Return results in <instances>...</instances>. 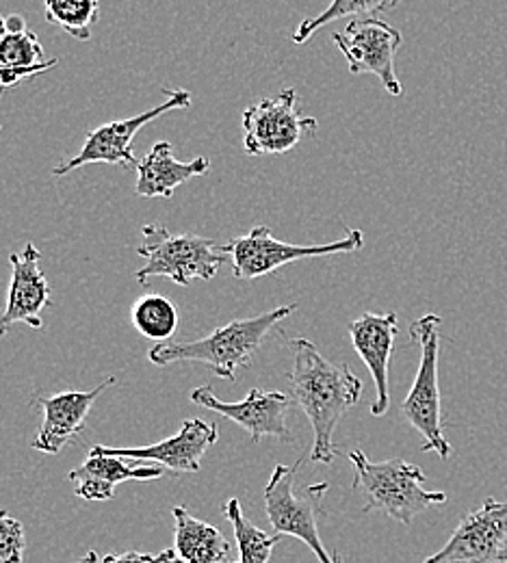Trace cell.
Returning a JSON list of instances; mask_svg holds the SVG:
<instances>
[{"instance_id":"603a6c76","label":"cell","mask_w":507,"mask_h":563,"mask_svg":"<svg viewBox=\"0 0 507 563\" xmlns=\"http://www.w3.org/2000/svg\"><path fill=\"white\" fill-rule=\"evenodd\" d=\"M401 0H332L328 9H323L319 15L301 20L299 26L293 31V44H306L319 29L341 20V18H354V15H371L377 11H388L397 7Z\"/></svg>"},{"instance_id":"4fadbf2b","label":"cell","mask_w":507,"mask_h":563,"mask_svg":"<svg viewBox=\"0 0 507 563\" xmlns=\"http://www.w3.org/2000/svg\"><path fill=\"white\" fill-rule=\"evenodd\" d=\"M219 440V429L216 422L202 419H187L180 431L158 444L137 446V449H118V446H91L89 455H113L126 457L133 462H152L174 473H198L200 462L211 446Z\"/></svg>"},{"instance_id":"44dd1931","label":"cell","mask_w":507,"mask_h":563,"mask_svg":"<svg viewBox=\"0 0 507 563\" xmlns=\"http://www.w3.org/2000/svg\"><path fill=\"white\" fill-rule=\"evenodd\" d=\"M131 319L142 336L156 343H167V339H172L178 328V310L174 301L156 292L144 295L135 301Z\"/></svg>"},{"instance_id":"e0dca14e","label":"cell","mask_w":507,"mask_h":563,"mask_svg":"<svg viewBox=\"0 0 507 563\" xmlns=\"http://www.w3.org/2000/svg\"><path fill=\"white\" fill-rule=\"evenodd\" d=\"M59 59H48L40 37L26 29L18 13L0 15V93L53 70Z\"/></svg>"},{"instance_id":"f546056e","label":"cell","mask_w":507,"mask_h":563,"mask_svg":"<svg viewBox=\"0 0 507 563\" xmlns=\"http://www.w3.org/2000/svg\"><path fill=\"white\" fill-rule=\"evenodd\" d=\"M0 129H2V122H0Z\"/></svg>"},{"instance_id":"5b68a950","label":"cell","mask_w":507,"mask_h":563,"mask_svg":"<svg viewBox=\"0 0 507 563\" xmlns=\"http://www.w3.org/2000/svg\"><path fill=\"white\" fill-rule=\"evenodd\" d=\"M440 321L438 314H426L410 325V336L421 347V362L415 384L401 404V417L423 435L426 453L434 451L440 460H449L451 446L444 438L438 390Z\"/></svg>"},{"instance_id":"d4e9b609","label":"cell","mask_w":507,"mask_h":563,"mask_svg":"<svg viewBox=\"0 0 507 563\" xmlns=\"http://www.w3.org/2000/svg\"><path fill=\"white\" fill-rule=\"evenodd\" d=\"M26 549L24 525L0 509V563H22Z\"/></svg>"},{"instance_id":"7a4b0ae2","label":"cell","mask_w":507,"mask_h":563,"mask_svg":"<svg viewBox=\"0 0 507 563\" xmlns=\"http://www.w3.org/2000/svg\"><path fill=\"white\" fill-rule=\"evenodd\" d=\"M295 310L297 303H287L252 319H234L200 341L158 343L147 352V357L156 366H169L176 362H200L207 364L221 379L234 382L236 371L252 364L267 334Z\"/></svg>"},{"instance_id":"2e32d148","label":"cell","mask_w":507,"mask_h":563,"mask_svg":"<svg viewBox=\"0 0 507 563\" xmlns=\"http://www.w3.org/2000/svg\"><path fill=\"white\" fill-rule=\"evenodd\" d=\"M352 345L361 355L366 368L375 382V401L371 406L373 417H384L390 408L388 393V364L397 339V314H373L364 312L363 317L354 319L348 328Z\"/></svg>"},{"instance_id":"5bb4252c","label":"cell","mask_w":507,"mask_h":563,"mask_svg":"<svg viewBox=\"0 0 507 563\" xmlns=\"http://www.w3.org/2000/svg\"><path fill=\"white\" fill-rule=\"evenodd\" d=\"M11 278L7 288V301L0 310V339L18 323H26L33 330H42V310L51 303V284L40 269L42 252L26 243L22 252L9 256Z\"/></svg>"},{"instance_id":"52a82bcc","label":"cell","mask_w":507,"mask_h":563,"mask_svg":"<svg viewBox=\"0 0 507 563\" xmlns=\"http://www.w3.org/2000/svg\"><path fill=\"white\" fill-rule=\"evenodd\" d=\"M364 245L361 230H348V234L334 243L323 245H290L274 236L267 225H256L243 236H234L221 250L232 261V274L236 280L252 282L267 274L278 272L287 263L301 258L332 256V254H352Z\"/></svg>"},{"instance_id":"4316f807","label":"cell","mask_w":507,"mask_h":563,"mask_svg":"<svg viewBox=\"0 0 507 563\" xmlns=\"http://www.w3.org/2000/svg\"><path fill=\"white\" fill-rule=\"evenodd\" d=\"M78 563H100V560H98V553H93V551H89L82 560Z\"/></svg>"},{"instance_id":"9c48e42d","label":"cell","mask_w":507,"mask_h":563,"mask_svg":"<svg viewBox=\"0 0 507 563\" xmlns=\"http://www.w3.org/2000/svg\"><path fill=\"white\" fill-rule=\"evenodd\" d=\"M245 152L252 156L285 154L308 135H317L319 122L297 111V91L283 89L276 98H263L241 118Z\"/></svg>"},{"instance_id":"ffe728a7","label":"cell","mask_w":507,"mask_h":563,"mask_svg":"<svg viewBox=\"0 0 507 563\" xmlns=\"http://www.w3.org/2000/svg\"><path fill=\"white\" fill-rule=\"evenodd\" d=\"M176 553L187 563H223L230 560V542L218 527L191 516L185 507L174 509Z\"/></svg>"},{"instance_id":"ac0fdd59","label":"cell","mask_w":507,"mask_h":563,"mask_svg":"<svg viewBox=\"0 0 507 563\" xmlns=\"http://www.w3.org/2000/svg\"><path fill=\"white\" fill-rule=\"evenodd\" d=\"M165 468L158 464L140 466L126 457L113 455H89L87 462L74 468L68 475L74 486V494L85 500H109L124 482H152L161 479Z\"/></svg>"},{"instance_id":"f1b7e54d","label":"cell","mask_w":507,"mask_h":563,"mask_svg":"<svg viewBox=\"0 0 507 563\" xmlns=\"http://www.w3.org/2000/svg\"><path fill=\"white\" fill-rule=\"evenodd\" d=\"M499 562H507V547L504 549V553L499 555Z\"/></svg>"},{"instance_id":"7402d4cb","label":"cell","mask_w":507,"mask_h":563,"mask_svg":"<svg viewBox=\"0 0 507 563\" xmlns=\"http://www.w3.org/2000/svg\"><path fill=\"white\" fill-rule=\"evenodd\" d=\"M223 514L230 520L232 529H234V538H236V547H239V563H267L276 544L283 540V536H267L263 529H258L256 525H252L243 509L241 503L236 498H230L223 505Z\"/></svg>"},{"instance_id":"83f0119b","label":"cell","mask_w":507,"mask_h":563,"mask_svg":"<svg viewBox=\"0 0 507 563\" xmlns=\"http://www.w3.org/2000/svg\"><path fill=\"white\" fill-rule=\"evenodd\" d=\"M167 563H187L185 562V560H180V558H178V555H174V558H172V560H169V562Z\"/></svg>"},{"instance_id":"277c9868","label":"cell","mask_w":507,"mask_h":563,"mask_svg":"<svg viewBox=\"0 0 507 563\" xmlns=\"http://www.w3.org/2000/svg\"><path fill=\"white\" fill-rule=\"evenodd\" d=\"M144 243L137 254L144 267L135 278L147 286L154 278H169L178 286H189L191 280H213L219 267L228 263V254L213 239L198 234H172L167 228L147 223L142 228Z\"/></svg>"},{"instance_id":"484cf974","label":"cell","mask_w":507,"mask_h":563,"mask_svg":"<svg viewBox=\"0 0 507 563\" xmlns=\"http://www.w3.org/2000/svg\"><path fill=\"white\" fill-rule=\"evenodd\" d=\"M176 553L172 549L158 553V555H150V553H124V555H107L100 563H167Z\"/></svg>"},{"instance_id":"30bf717a","label":"cell","mask_w":507,"mask_h":563,"mask_svg":"<svg viewBox=\"0 0 507 563\" xmlns=\"http://www.w3.org/2000/svg\"><path fill=\"white\" fill-rule=\"evenodd\" d=\"M332 40L343 53L350 74H373L390 96L404 93L395 71V55L404 37L395 26L377 18H356Z\"/></svg>"},{"instance_id":"d6986e66","label":"cell","mask_w":507,"mask_h":563,"mask_svg":"<svg viewBox=\"0 0 507 563\" xmlns=\"http://www.w3.org/2000/svg\"><path fill=\"white\" fill-rule=\"evenodd\" d=\"M209 172H211L209 156H198L185 163L174 156L172 145L167 141H158L137 163L135 194L147 200H154V198L169 200L180 185H185L191 178L205 176Z\"/></svg>"},{"instance_id":"8fae6325","label":"cell","mask_w":507,"mask_h":563,"mask_svg":"<svg viewBox=\"0 0 507 563\" xmlns=\"http://www.w3.org/2000/svg\"><path fill=\"white\" fill-rule=\"evenodd\" d=\"M507 547V500L488 498L462 518L449 542L426 563H499Z\"/></svg>"},{"instance_id":"6da1fadb","label":"cell","mask_w":507,"mask_h":563,"mask_svg":"<svg viewBox=\"0 0 507 563\" xmlns=\"http://www.w3.org/2000/svg\"><path fill=\"white\" fill-rule=\"evenodd\" d=\"M293 371L289 373L293 404L304 410L315 431L310 460L330 464L339 449L334 431L343 417L361 401L363 382L352 373L348 362L334 364L326 360L315 343L306 339L290 341Z\"/></svg>"},{"instance_id":"7c38bea8","label":"cell","mask_w":507,"mask_h":563,"mask_svg":"<svg viewBox=\"0 0 507 563\" xmlns=\"http://www.w3.org/2000/svg\"><path fill=\"white\" fill-rule=\"evenodd\" d=\"M189 399L200 408L218 412L221 417L241 424L250 433L252 442H261L265 435H274L287 442L293 438L287 424L293 399L285 393L252 388L243 401L223 404L216 397L213 386L207 384L191 390Z\"/></svg>"},{"instance_id":"ba28073f","label":"cell","mask_w":507,"mask_h":563,"mask_svg":"<svg viewBox=\"0 0 507 563\" xmlns=\"http://www.w3.org/2000/svg\"><path fill=\"white\" fill-rule=\"evenodd\" d=\"M163 96L165 100L161 104L147 109L144 113H137L135 118L115 120L93 129L87 135L80 152L68 161H62L53 169V176H66L74 169H80L85 165H96V163L137 169L140 161L133 154V140L137 137V133L144 129L145 124L158 120L161 115L176 109H187L191 104V93L187 89H163Z\"/></svg>"},{"instance_id":"8992f818","label":"cell","mask_w":507,"mask_h":563,"mask_svg":"<svg viewBox=\"0 0 507 563\" xmlns=\"http://www.w3.org/2000/svg\"><path fill=\"white\" fill-rule=\"evenodd\" d=\"M295 473L297 466L290 468L278 464L272 473V479L265 488V511L278 536H290L301 540L319 563H343L339 553H328L319 536V518L323 509V496L328 493V484L308 486L301 493H295Z\"/></svg>"},{"instance_id":"3957f363","label":"cell","mask_w":507,"mask_h":563,"mask_svg":"<svg viewBox=\"0 0 507 563\" xmlns=\"http://www.w3.org/2000/svg\"><path fill=\"white\" fill-rule=\"evenodd\" d=\"M350 462L356 468L352 488L363 490L366 496L364 514L377 509L410 527L415 516L432 505L447 503V494L423 490L426 473L406 460L371 462L363 451H352Z\"/></svg>"},{"instance_id":"9a60e30c","label":"cell","mask_w":507,"mask_h":563,"mask_svg":"<svg viewBox=\"0 0 507 563\" xmlns=\"http://www.w3.org/2000/svg\"><path fill=\"white\" fill-rule=\"evenodd\" d=\"M115 384V377H109L93 390H66L53 397H35L31 404L44 410V421L31 442L33 451L57 455L64 446L73 444L85 429L87 417L91 412V406L96 399Z\"/></svg>"},{"instance_id":"cb8c5ba5","label":"cell","mask_w":507,"mask_h":563,"mask_svg":"<svg viewBox=\"0 0 507 563\" xmlns=\"http://www.w3.org/2000/svg\"><path fill=\"white\" fill-rule=\"evenodd\" d=\"M44 13L74 40L87 42L100 15V0H44Z\"/></svg>"}]
</instances>
